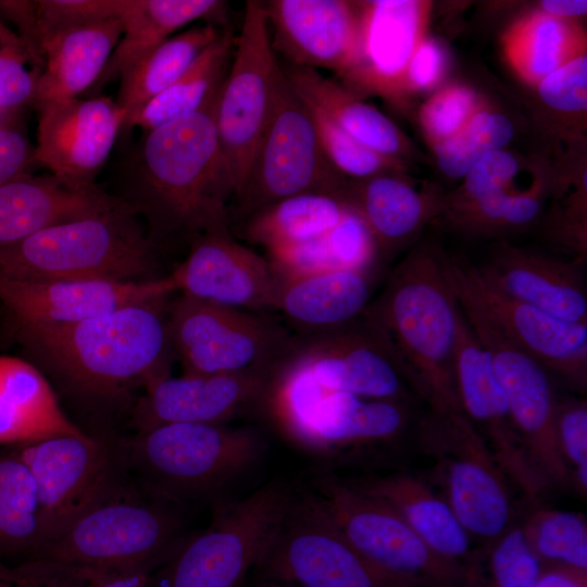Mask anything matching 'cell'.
<instances>
[{"mask_svg": "<svg viewBox=\"0 0 587 587\" xmlns=\"http://www.w3.org/2000/svg\"><path fill=\"white\" fill-rule=\"evenodd\" d=\"M557 433L572 487L587 494V403L583 399L558 402Z\"/></svg>", "mask_w": 587, "mask_h": 587, "instance_id": "obj_47", "label": "cell"}, {"mask_svg": "<svg viewBox=\"0 0 587 587\" xmlns=\"http://www.w3.org/2000/svg\"><path fill=\"white\" fill-rule=\"evenodd\" d=\"M542 12L572 20L576 16L585 15L587 12V1L585 0H546L540 2Z\"/></svg>", "mask_w": 587, "mask_h": 587, "instance_id": "obj_55", "label": "cell"}, {"mask_svg": "<svg viewBox=\"0 0 587 587\" xmlns=\"http://www.w3.org/2000/svg\"><path fill=\"white\" fill-rule=\"evenodd\" d=\"M218 92L197 112L145 132L127 161L125 201L146 216L159 249L230 230L234 183L215 128Z\"/></svg>", "mask_w": 587, "mask_h": 587, "instance_id": "obj_1", "label": "cell"}, {"mask_svg": "<svg viewBox=\"0 0 587 587\" xmlns=\"http://www.w3.org/2000/svg\"><path fill=\"white\" fill-rule=\"evenodd\" d=\"M227 26L204 23L173 35L120 77L117 105L124 123L152 98L175 83Z\"/></svg>", "mask_w": 587, "mask_h": 587, "instance_id": "obj_36", "label": "cell"}, {"mask_svg": "<svg viewBox=\"0 0 587 587\" xmlns=\"http://www.w3.org/2000/svg\"><path fill=\"white\" fill-rule=\"evenodd\" d=\"M234 46L235 37L227 26L175 83L148 101L122 128L148 132L200 110L220 90Z\"/></svg>", "mask_w": 587, "mask_h": 587, "instance_id": "obj_37", "label": "cell"}, {"mask_svg": "<svg viewBox=\"0 0 587 587\" xmlns=\"http://www.w3.org/2000/svg\"><path fill=\"white\" fill-rule=\"evenodd\" d=\"M453 372L461 411L484 438L508 479L529 500H536L548 485L527 455L489 357L462 311L457 323Z\"/></svg>", "mask_w": 587, "mask_h": 587, "instance_id": "obj_17", "label": "cell"}, {"mask_svg": "<svg viewBox=\"0 0 587 587\" xmlns=\"http://www.w3.org/2000/svg\"><path fill=\"white\" fill-rule=\"evenodd\" d=\"M360 39L355 59L340 77L344 87L362 98L401 97L408 63L426 37L432 2L424 0L359 1Z\"/></svg>", "mask_w": 587, "mask_h": 587, "instance_id": "obj_22", "label": "cell"}, {"mask_svg": "<svg viewBox=\"0 0 587 587\" xmlns=\"http://www.w3.org/2000/svg\"><path fill=\"white\" fill-rule=\"evenodd\" d=\"M488 355L534 467L548 486L573 488L559 446L558 401L547 370L510 339L495 342Z\"/></svg>", "mask_w": 587, "mask_h": 587, "instance_id": "obj_21", "label": "cell"}, {"mask_svg": "<svg viewBox=\"0 0 587 587\" xmlns=\"http://www.w3.org/2000/svg\"><path fill=\"white\" fill-rule=\"evenodd\" d=\"M87 435L62 411L34 364L0 354V444L23 446L58 436Z\"/></svg>", "mask_w": 587, "mask_h": 587, "instance_id": "obj_33", "label": "cell"}, {"mask_svg": "<svg viewBox=\"0 0 587 587\" xmlns=\"http://www.w3.org/2000/svg\"><path fill=\"white\" fill-rule=\"evenodd\" d=\"M36 164L75 189L96 187L123 127L125 113L116 101L97 96L37 105Z\"/></svg>", "mask_w": 587, "mask_h": 587, "instance_id": "obj_18", "label": "cell"}, {"mask_svg": "<svg viewBox=\"0 0 587 587\" xmlns=\"http://www.w3.org/2000/svg\"><path fill=\"white\" fill-rule=\"evenodd\" d=\"M167 332L184 374L211 375L271 367L295 335L262 312L180 295L168 309Z\"/></svg>", "mask_w": 587, "mask_h": 587, "instance_id": "obj_12", "label": "cell"}, {"mask_svg": "<svg viewBox=\"0 0 587 587\" xmlns=\"http://www.w3.org/2000/svg\"><path fill=\"white\" fill-rule=\"evenodd\" d=\"M123 202L98 186L75 189L52 175L20 176L0 185V246L53 225L104 213Z\"/></svg>", "mask_w": 587, "mask_h": 587, "instance_id": "obj_28", "label": "cell"}, {"mask_svg": "<svg viewBox=\"0 0 587 587\" xmlns=\"http://www.w3.org/2000/svg\"><path fill=\"white\" fill-rule=\"evenodd\" d=\"M442 257L428 245L410 250L362 314L387 340L410 388L438 414L461 410L453 372L461 310Z\"/></svg>", "mask_w": 587, "mask_h": 587, "instance_id": "obj_3", "label": "cell"}, {"mask_svg": "<svg viewBox=\"0 0 587 587\" xmlns=\"http://www.w3.org/2000/svg\"><path fill=\"white\" fill-rule=\"evenodd\" d=\"M580 267L573 261L501 242L479 270L505 295L560 320L587 324Z\"/></svg>", "mask_w": 587, "mask_h": 587, "instance_id": "obj_26", "label": "cell"}, {"mask_svg": "<svg viewBox=\"0 0 587 587\" xmlns=\"http://www.w3.org/2000/svg\"><path fill=\"white\" fill-rule=\"evenodd\" d=\"M335 195L304 193L257 212L239 227L240 237L266 252L312 240L332 229L349 211Z\"/></svg>", "mask_w": 587, "mask_h": 587, "instance_id": "obj_38", "label": "cell"}, {"mask_svg": "<svg viewBox=\"0 0 587 587\" xmlns=\"http://www.w3.org/2000/svg\"><path fill=\"white\" fill-rule=\"evenodd\" d=\"M350 483L390 507L437 554L464 566L474 560L472 538L445 498L423 478L394 472Z\"/></svg>", "mask_w": 587, "mask_h": 587, "instance_id": "obj_31", "label": "cell"}, {"mask_svg": "<svg viewBox=\"0 0 587 587\" xmlns=\"http://www.w3.org/2000/svg\"><path fill=\"white\" fill-rule=\"evenodd\" d=\"M358 213L370 229L379 258L390 261L433 217L446 197L420 191L400 173L361 180L347 179L335 195Z\"/></svg>", "mask_w": 587, "mask_h": 587, "instance_id": "obj_27", "label": "cell"}, {"mask_svg": "<svg viewBox=\"0 0 587 587\" xmlns=\"http://www.w3.org/2000/svg\"><path fill=\"white\" fill-rule=\"evenodd\" d=\"M521 528L544 565L587 572V522L582 513L540 508Z\"/></svg>", "mask_w": 587, "mask_h": 587, "instance_id": "obj_41", "label": "cell"}, {"mask_svg": "<svg viewBox=\"0 0 587 587\" xmlns=\"http://www.w3.org/2000/svg\"><path fill=\"white\" fill-rule=\"evenodd\" d=\"M180 505L157 495L126 470L97 503L33 558L154 572L188 538Z\"/></svg>", "mask_w": 587, "mask_h": 587, "instance_id": "obj_5", "label": "cell"}, {"mask_svg": "<svg viewBox=\"0 0 587 587\" xmlns=\"http://www.w3.org/2000/svg\"><path fill=\"white\" fill-rule=\"evenodd\" d=\"M489 548L482 567L467 566L466 587H535L544 564L529 547L521 526H511Z\"/></svg>", "mask_w": 587, "mask_h": 587, "instance_id": "obj_43", "label": "cell"}, {"mask_svg": "<svg viewBox=\"0 0 587 587\" xmlns=\"http://www.w3.org/2000/svg\"><path fill=\"white\" fill-rule=\"evenodd\" d=\"M379 258L376 242L361 216L349 209L325 234L292 246L288 265L296 274L337 270H373Z\"/></svg>", "mask_w": 587, "mask_h": 587, "instance_id": "obj_40", "label": "cell"}, {"mask_svg": "<svg viewBox=\"0 0 587 587\" xmlns=\"http://www.w3.org/2000/svg\"><path fill=\"white\" fill-rule=\"evenodd\" d=\"M253 576L297 587H403L369 564L309 491L292 492Z\"/></svg>", "mask_w": 587, "mask_h": 587, "instance_id": "obj_14", "label": "cell"}, {"mask_svg": "<svg viewBox=\"0 0 587 587\" xmlns=\"http://www.w3.org/2000/svg\"><path fill=\"white\" fill-rule=\"evenodd\" d=\"M25 51L0 45V108L15 109L34 101L38 74L25 67Z\"/></svg>", "mask_w": 587, "mask_h": 587, "instance_id": "obj_50", "label": "cell"}, {"mask_svg": "<svg viewBox=\"0 0 587 587\" xmlns=\"http://www.w3.org/2000/svg\"><path fill=\"white\" fill-rule=\"evenodd\" d=\"M92 567L42 558L16 565L0 559V587H86Z\"/></svg>", "mask_w": 587, "mask_h": 587, "instance_id": "obj_48", "label": "cell"}, {"mask_svg": "<svg viewBox=\"0 0 587 587\" xmlns=\"http://www.w3.org/2000/svg\"><path fill=\"white\" fill-rule=\"evenodd\" d=\"M227 3L221 0H125L121 15L123 34L102 74L98 91L148 52L193 21L227 25Z\"/></svg>", "mask_w": 587, "mask_h": 587, "instance_id": "obj_34", "label": "cell"}, {"mask_svg": "<svg viewBox=\"0 0 587 587\" xmlns=\"http://www.w3.org/2000/svg\"><path fill=\"white\" fill-rule=\"evenodd\" d=\"M280 72L262 1H247L215 111L218 143L234 183L232 201L242 190L270 122Z\"/></svg>", "mask_w": 587, "mask_h": 587, "instance_id": "obj_13", "label": "cell"}, {"mask_svg": "<svg viewBox=\"0 0 587 587\" xmlns=\"http://www.w3.org/2000/svg\"><path fill=\"white\" fill-rule=\"evenodd\" d=\"M320 387L407 401L410 386L387 340L363 315L327 332L295 335L283 355Z\"/></svg>", "mask_w": 587, "mask_h": 587, "instance_id": "obj_16", "label": "cell"}, {"mask_svg": "<svg viewBox=\"0 0 587 587\" xmlns=\"http://www.w3.org/2000/svg\"><path fill=\"white\" fill-rule=\"evenodd\" d=\"M14 450L37 485L41 546L64 533L127 470L123 441L89 434L52 437Z\"/></svg>", "mask_w": 587, "mask_h": 587, "instance_id": "obj_15", "label": "cell"}, {"mask_svg": "<svg viewBox=\"0 0 587 587\" xmlns=\"http://www.w3.org/2000/svg\"><path fill=\"white\" fill-rule=\"evenodd\" d=\"M514 126L504 114L483 107L453 137L433 146L439 170L450 178H463L486 154L504 149Z\"/></svg>", "mask_w": 587, "mask_h": 587, "instance_id": "obj_42", "label": "cell"}, {"mask_svg": "<svg viewBox=\"0 0 587 587\" xmlns=\"http://www.w3.org/2000/svg\"><path fill=\"white\" fill-rule=\"evenodd\" d=\"M501 42L512 70L533 86L587 50L586 33L579 24L542 11L515 21Z\"/></svg>", "mask_w": 587, "mask_h": 587, "instance_id": "obj_35", "label": "cell"}, {"mask_svg": "<svg viewBox=\"0 0 587 587\" xmlns=\"http://www.w3.org/2000/svg\"><path fill=\"white\" fill-rule=\"evenodd\" d=\"M485 105L471 87L451 84L434 92L422 104L419 122L433 147L458 134Z\"/></svg>", "mask_w": 587, "mask_h": 587, "instance_id": "obj_45", "label": "cell"}, {"mask_svg": "<svg viewBox=\"0 0 587 587\" xmlns=\"http://www.w3.org/2000/svg\"><path fill=\"white\" fill-rule=\"evenodd\" d=\"M259 410L300 447L336 459L394 442L409 422L405 401L324 389L283 357L270 370Z\"/></svg>", "mask_w": 587, "mask_h": 587, "instance_id": "obj_6", "label": "cell"}, {"mask_svg": "<svg viewBox=\"0 0 587 587\" xmlns=\"http://www.w3.org/2000/svg\"><path fill=\"white\" fill-rule=\"evenodd\" d=\"M446 68L447 55L444 47L434 38L425 37L408 63L401 97L437 87L444 79Z\"/></svg>", "mask_w": 587, "mask_h": 587, "instance_id": "obj_51", "label": "cell"}, {"mask_svg": "<svg viewBox=\"0 0 587 587\" xmlns=\"http://www.w3.org/2000/svg\"><path fill=\"white\" fill-rule=\"evenodd\" d=\"M125 0H39L37 16V49L43 38L63 29L121 18ZM43 63V61H42Z\"/></svg>", "mask_w": 587, "mask_h": 587, "instance_id": "obj_46", "label": "cell"}, {"mask_svg": "<svg viewBox=\"0 0 587 587\" xmlns=\"http://www.w3.org/2000/svg\"><path fill=\"white\" fill-rule=\"evenodd\" d=\"M249 578V577H248ZM253 584L250 586L248 582L246 580L245 584L241 587H297L289 584L278 583L274 580H267L263 578H259L252 575L251 580Z\"/></svg>", "mask_w": 587, "mask_h": 587, "instance_id": "obj_57", "label": "cell"}, {"mask_svg": "<svg viewBox=\"0 0 587 587\" xmlns=\"http://www.w3.org/2000/svg\"><path fill=\"white\" fill-rule=\"evenodd\" d=\"M170 275L145 282L24 280L0 274V303L18 326L79 322L123 307L167 298Z\"/></svg>", "mask_w": 587, "mask_h": 587, "instance_id": "obj_20", "label": "cell"}, {"mask_svg": "<svg viewBox=\"0 0 587 587\" xmlns=\"http://www.w3.org/2000/svg\"><path fill=\"white\" fill-rule=\"evenodd\" d=\"M42 544L41 511L35 478L15 450L0 453V559L34 557Z\"/></svg>", "mask_w": 587, "mask_h": 587, "instance_id": "obj_39", "label": "cell"}, {"mask_svg": "<svg viewBox=\"0 0 587 587\" xmlns=\"http://www.w3.org/2000/svg\"><path fill=\"white\" fill-rule=\"evenodd\" d=\"M542 102L560 112L583 113L587 109V54L562 65L537 86Z\"/></svg>", "mask_w": 587, "mask_h": 587, "instance_id": "obj_49", "label": "cell"}, {"mask_svg": "<svg viewBox=\"0 0 587 587\" xmlns=\"http://www.w3.org/2000/svg\"><path fill=\"white\" fill-rule=\"evenodd\" d=\"M123 22L111 18L54 33L40 42L43 70L34 102H64L92 87L105 68L121 36Z\"/></svg>", "mask_w": 587, "mask_h": 587, "instance_id": "obj_30", "label": "cell"}, {"mask_svg": "<svg viewBox=\"0 0 587 587\" xmlns=\"http://www.w3.org/2000/svg\"><path fill=\"white\" fill-rule=\"evenodd\" d=\"M170 277L182 295L262 313L275 309L279 288L271 262L235 240L230 230L196 238Z\"/></svg>", "mask_w": 587, "mask_h": 587, "instance_id": "obj_19", "label": "cell"}, {"mask_svg": "<svg viewBox=\"0 0 587 587\" xmlns=\"http://www.w3.org/2000/svg\"><path fill=\"white\" fill-rule=\"evenodd\" d=\"M424 448L437 461L442 497L471 538L488 544L511 525L508 477L464 413H429L420 422Z\"/></svg>", "mask_w": 587, "mask_h": 587, "instance_id": "obj_11", "label": "cell"}, {"mask_svg": "<svg viewBox=\"0 0 587 587\" xmlns=\"http://www.w3.org/2000/svg\"><path fill=\"white\" fill-rule=\"evenodd\" d=\"M307 107L324 153L345 178L361 180L382 174L404 172L403 162L363 146L319 110Z\"/></svg>", "mask_w": 587, "mask_h": 587, "instance_id": "obj_44", "label": "cell"}, {"mask_svg": "<svg viewBox=\"0 0 587 587\" xmlns=\"http://www.w3.org/2000/svg\"><path fill=\"white\" fill-rule=\"evenodd\" d=\"M535 587H587V572L559 565H544Z\"/></svg>", "mask_w": 587, "mask_h": 587, "instance_id": "obj_54", "label": "cell"}, {"mask_svg": "<svg viewBox=\"0 0 587 587\" xmlns=\"http://www.w3.org/2000/svg\"><path fill=\"white\" fill-rule=\"evenodd\" d=\"M35 147L12 126L0 125V185L26 175L35 163Z\"/></svg>", "mask_w": 587, "mask_h": 587, "instance_id": "obj_52", "label": "cell"}, {"mask_svg": "<svg viewBox=\"0 0 587 587\" xmlns=\"http://www.w3.org/2000/svg\"><path fill=\"white\" fill-rule=\"evenodd\" d=\"M292 492L264 485L246 498L217 504L208 528L186 539L153 572L157 587H241L276 530Z\"/></svg>", "mask_w": 587, "mask_h": 587, "instance_id": "obj_10", "label": "cell"}, {"mask_svg": "<svg viewBox=\"0 0 587 587\" xmlns=\"http://www.w3.org/2000/svg\"><path fill=\"white\" fill-rule=\"evenodd\" d=\"M0 45L16 50L26 51L25 46L18 35L10 29L0 18ZM28 54V53H27Z\"/></svg>", "mask_w": 587, "mask_h": 587, "instance_id": "obj_56", "label": "cell"}, {"mask_svg": "<svg viewBox=\"0 0 587 587\" xmlns=\"http://www.w3.org/2000/svg\"><path fill=\"white\" fill-rule=\"evenodd\" d=\"M167 298L123 307L79 322L18 326L15 336L72 396L95 403L121 400L167 376Z\"/></svg>", "mask_w": 587, "mask_h": 587, "instance_id": "obj_2", "label": "cell"}, {"mask_svg": "<svg viewBox=\"0 0 587 587\" xmlns=\"http://www.w3.org/2000/svg\"><path fill=\"white\" fill-rule=\"evenodd\" d=\"M346 180L324 153L308 107L282 71L270 122L242 190L228 207L229 225L239 226L262 209L294 196L336 195Z\"/></svg>", "mask_w": 587, "mask_h": 587, "instance_id": "obj_9", "label": "cell"}, {"mask_svg": "<svg viewBox=\"0 0 587 587\" xmlns=\"http://www.w3.org/2000/svg\"><path fill=\"white\" fill-rule=\"evenodd\" d=\"M373 283L372 270L279 276L274 310L298 336L327 332L362 316L372 301Z\"/></svg>", "mask_w": 587, "mask_h": 587, "instance_id": "obj_29", "label": "cell"}, {"mask_svg": "<svg viewBox=\"0 0 587 587\" xmlns=\"http://www.w3.org/2000/svg\"><path fill=\"white\" fill-rule=\"evenodd\" d=\"M128 472L173 502L213 498L260 459L263 440L251 428L174 423L123 441Z\"/></svg>", "mask_w": 587, "mask_h": 587, "instance_id": "obj_7", "label": "cell"}, {"mask_svg": "<svg viewBox=\"0 0 587 587\" xmlns=\"http://www.w3.org/2000/svg\"><path fill=\"white\" fill-rule=\"evenodd\" d=\"M295 93L363 146L400 162L412 154L405 134L385 114L317 70L282 64Z\"/></svg>", "mask_w": 587, "mask_h": 587, "instance_id": "obj_32", "label": "cell"}, {"mask_svg": "<svg viewBox=\"0 0 587 587\" xmlns=\"http://www.w3.org/2000/svg\"><path fill=\"white\" fill-rule=\"evenodd\" d=\"M446 259L511 339L547 371L586 388L587 324L560 320L505 295L466 258L446 254Z\"/></svg>", "mask_w": 587, "mask_h": 587, "instance_id": "obj_24", "label": "cell"}, {"mask_svg": "<svg viewBox=\"0 0 587 587\" xmlns=\"http://www.w3.org/2000/svg\"><path fill=\"white\" fill-rule=\"evenodd\" d=\"M348 544L403 587H466L467 567L434 552L380 500L350 482L316 477L308 490Z\"/></svg>", "mask_w": 587, "mask_h": 587, "instance_id": "obj_8", "label": "cell"}, {"mask_svg": "<svg viewBox=\"0 0 587 587\" xmlns=\"http://www.w3.org/2000/svg\"><path fill=\"white\" fill-rule=\"evenodd\" d=\"M271 367L161 377L135 403L134 426L139 433L174 423L224 424L246 411L259 410Z\"/></svg>", "mask_w": 587, "mask_h": 587, "instance_id": "obj_23", "label": "cell"}, {"mask_svg": "<svg viewBox=\"0 0 587 587\" xmlns=\"http://www.w3.org/2000/svg\"><path fill=\"white\" fill-rule=\"evenodd\" d=\"M271 45L286 63L326 68L341 77L352 65L360 39L359 1H262Z\"/></svg>", "mask_w": 587, "mask_h": 587, "instance_id": "obj_25", "label": "cell"}, {"mask_svg": "<svg viewBox=\"0 0 587 587\" xmlns=\"http://www.w3.org/2000/svg\"><path fill=\"white\" fill-rule=\"evenodd\" d=\"M124 200L104 213L0 246V274L24 280L157 279L159 248Z\"/></svg>", "mask_w": 587, "mask_h": 587, "instance_id": "obj_4", "label": "cell"}, {"mask_svg": "<svg viewBox=\"0 0 587 587\" xmlns=\"http://www.w3.org/2000/svg\"><path fill=\"white\" fill-rule=\"evenodd\" d=\"M86 587H157L153 572L141 569L92 567Z\"/></svg>", "mask_w": 587, "mask_h": 587, "instance_id": "obj_53", "label": "cell"}]
</instances>
